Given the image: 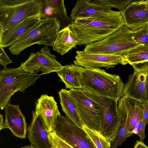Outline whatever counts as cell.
Instances as JSON below:
<instances>
[{
    "label": "cell",
    "instance_id": "cell-1",
    "mask_svg": "<svg viewBox=\"0 0 148 148\" xmlns=\"http://www.w3.org/2000/svg\"><path fill=\"white\" fill-rule=\"evenodd\" d=\"M125 25L120 11L111 10L76 19L69 26L76 36L77 45L81 46L103 40Z\"/></svg>",
    "mask_w": 148,
    "mask_h": 148
},
{
    "label": "cell",
    "instance_id": "cell-2",
    "mask_svg": "<svg viewBox=\"0 0 148 148\" xmlns=\"http://www.w3.org/2000/svg\"><path fill=\"white\" fill-rule=\"evenodd\" d=\"M42 0H0V40L26 19L41 16Z\"/></svg>",
    "mask_w": 148,
    "mask_h": 148
},
{
    "label": "cell",
    "instance_id": "cell-3",
    "mask_svg": "<svg viewBox=\"0 0 148 148\" xmlns=\"http://www.w3.org/2000/svg\"><path fill=\"white\" fill-rule=\"evenodd\" d=\"M81 84L82 89L117 101L123 95L125 86L118 75L103 69L85 68L82 73Z\"/></svg>",
    "mask_w": 148,
    "mask_h": 148
},
{
    "label": "cell",
    "instance_id": "cell-4",
    "mask_svg": "<svg viewBox=\"0 0 148 148\" xmlns=\"http://www.w3.org/2000/svg\"><path fill=\"white\" fill-rule=\"evenodd\" d=\"M42 75L30 73L21 69L4 68L0 71V108L3 110L16 92H25Z\"/></svg>",
    "mask_w": 148,
    "mask_h": 148
},
{
    "label": "cell",
    "instance_id": "cell-5",
    "mask_svg": "<svg viewBox=\"0 0 148 148\" xmlns=\"http://www.w3.org/2000/svg\"><path fill=\"white\" fill-rule=\"evenodd\" d=\"M60 27L54 18L41 19L34 28L16 40L9 48L13 55H18L34 45L53 47Z\"/></svg>",
    "mask_w": 148,
    "mask_h": 148
},
{
    "label": "cell",
    "instance_id": "cell-6",
    "mask_svg": "<svg viewBox=\"0 0 148 148\" xmlns=\"http://www.w3.org/2000/svg\"><path fill=\"white\" fill-rule=\"evenodd\" d=\"M133 32L125 25L101 40L86 45L84 50L88 53L124 56L139 45L132 38Z\"/></svg>",
    "mask_w": 148,
    "mask_h": 148
},
{
    "label": "cell",
    "instance_id": "cell-7",
    "mask_svg": "<svg viewBox=\"0 0 148 148\" xmlns=\"http://www.w3.org/2000/svg\"><path fill=\"white\" fill-rule=\"evenodd\" d=\"M84 93L97 103L101 108L103 115V123L100 133L108 141L113 142L123 123L125 116L118 113V102L102 97L86 90Z\"/></svg>",
    "mask_w": 148,
    "mask_h": 148
},
{
    "label": "cell",
    "instance_id": "cell-8",
    "mask_svg": "<svg viewBox=\"0 0 148 148\" xmlns=\"http://www.w3.org/2000/svg\"><path fill=\"white\" fill-rule=\"evenodd\" d=\"M68 91L74 101L76 109L84 125L100 133L103 115L98 104L87 96L82 89H73Z\"/></svg>",
    "mask_w": 148,
    "mask_h": 148
},
{
    "label": "cell",
    "instance_id": "cell-9",
    "mask_svg": "<svg viewBox=\"0 0 148 148\" xmlns=\"http://www.w3.org/2000/svg\"><path fill=\"white\" fill-rule=\"evenodd\" d=\"M53 131L74 148H97L83 129L66 116L58 117Z\"/></svg>",
    "mask_w": 148,
    "mask_h": 148
},
{
    "label": "cell",
    "instance_id": "cell-10",
    "mask_svg": "<svg viewBox=\"0 0 148 148\" xmlns=\"http://www.w3.org/2000/svg\"><path fill=\"white\" fill-rule=\"evenodd\" d=\"M132 66L134 72L129 77L122 95L143 103L148 100V61Z\"/></svg>",
    "mask_w": 148,
    "mask_h": 148
},
{
    "label": "cell",
    "instance_id": "cell-11",
    "mask_svg": "<svg viewBox=\"0 0 148 148\" xmlns=\"http://www.w3.org/2000/svg\"><path fill=\"white\" fill-rule=\"evenodd\" d=\"M56 57L50 52L48 46H45L40 51L32 52L28 58L22 63L19 67L28 72L42 75L61 70L63 66L56 60Z\"/></svg>",
    "mask_w": 148,
    "mask_h": 148
},
{
    "label": "cell",
    "instance_id": "cell-12",
    "mask_svg": "<svg viewBox=\"0 0 148 148\" xmlns=\"http://www.w3.org/2000/svg\"><path fill=\"white\" fill-rule=\"evenodd\" d=\"M76 54L74 64L85 68L108 69L119 64L125 65L128 63L124 56L88 53L84 50L77 51Z\"/></svg>",
    "mask_w": 148,
    "mask_h": 148
},
{
    "label": "cell",
    "instance_id": "cell-13",
    "mask_svg": "<svg viewBox=\"0 0 148 148\" xmlns=\"http://www.w3.org/2000/svg\"><path fill=\"white\" fill-rule=\"evenodd\" d=\"M35 110L36 113L40 116L47 133L53 132L57 118L61 115L54 97L47 94L42 95L36 101Z\"/></svg>",
    "mask_w": 148,
    "mask_h": 148
},
{
    "label": "cell",
    "instance_id": "cell-14",
    "mask_svg": "<svg viewBox=\"0 0 148 148\" xmlns=\"http://www.w3.org/2000/svg\"><path fill=\"white\" fill-rule=\"evenodd\" d=\"M121 13L125 25L133 32L148 25V10L143 0H135Z\"/></svg>",
    "mask_w": 148,
    "mask_h": 148
},
{
    "label": "cell",
    "instance_id": "cell-15",
    "mask_svg": "<svg viewBox=\"0 0 148 148\" xmlns=\"http://www.w3.org/2000/svg\"><path fill=\"white\" fill-rule=\"evenodd\" d=\"M5 115L6 128L9 129L15 136L22 139L25 138L27 124L19 105L9 103L5 107Z\"/></svg>",
    "mask_w": 148,
    "mask_h": 148
},
{
    "label": "cell",
    "instance_id": "cell-16",
    "mask_svg": "<svg viewBox=\"0 0 148 148\" xmlns=\"http://www.w3.org/2000/svg\"><path fill=\"white\" fill-rule=\"evenodd\" d=\"M41 16L43 19H55L63 28L68 27L71 22L64 0H42Z\"/></svg>",
    "mask_w": 148,
    "mask_h": 148
},
{
    "label": "cell",
    "instance_id": "cell-17",
    "mask_svg": "<svg viewBox=\"0 0 148 148\" xmlns=\"http://www.w3.org/2000/svg\"><path fill=\"white\" fill-rule=\"evenodd\" d=\"M32 119L27 128V138L36 148H51L48 133L45 130L40 116L32 112Z\"/></svg>",
    "mask_w": 148,
    "mask_h": 148
},
{
    "label": "cell",
    "instance_id": "cell-18",
    "mask_svg": "<svg viewBox=\"0 0 148 148\" xmlns=\"http://www.w3.org/2000/svg\"><path fill=\"white\" fill-rule=\"evenodd\" d=\"M108 5L97 2L95 0H79L76 1L71 13V22L81 18H86L110 11Z\"/></svg>",
    "mask_w": 148,
    "mask_h": 148
},
{
    "label": "cell",
    "instance_id": "cell-19",
    "mask_svg": "<svg viewBox=\"0 0 148 148\" xmlns=\"http://www.w3.org/2000/svg\"><path fill=\"white\" fill-rule=\"evenodd\" d=\"M41 16L33 17L26 19L9 34L0 40V46L10 47L18 39L29 32L40 23Z\"/></svg>",
    "mask_w": 148,
    "mask_h": 148
},
{
    "label": "cell",
    "instance_id": "cell-20",
    "mask_svg": "<svg viewBox=\"0 0 148 148\" xmlns=\"http://www.w3.org/2000/svg\"><path fill=\"white\" fill-rule=\"evenodd\" d=\"M84 68L75 64H66L56 73L60 81L64 83L66 88L82 89V73Z\"/></svg>",
    "mask_w": 148,
    "mask_h": 148
},
{
    "label": "cell",
    "instance_id": "cell-21",
    "mask_svg": "<svg viewBox=\"0 0 148 148\" xmlns=\"http://www.w3.org/2000/svg\"><path fill=\"white\" fill-rule=\"evenodd\" d=\"M121 97L130 119L129 137L135 134L136 128L142 118L143 103L125 95H122Z\"/></svg>",
    "mask_w": 148,
    "mask_h": 148
},
{
    "label": "cell",
    "instance_id": "cell-22",
    "mask_svg": "<svg viewBox=\"0 0 148 148\" xmlns=\"http://www.w3.org/2000/svg\"><path fill=\"white\" fill-rule=\"evenodd\" d=\"M77 43L78 40L75 34L68 26L63 28L58 32L53 49L63 56L75 47Z\"/></svg>",
    "mask_w": 148,
    "mask_h": 148
},
{
    "label": "cell",
    "instance_id": "cell-23",
    "mask_svg": "<svg viewBox=\"0 0 148 148\" xmlns=\"http://www.w3.org/2000/svg\"><path fill=\"white\" fill-rule=\"evenodd\" d=\"M62 111L77 126L83 129L84 125L76 109L74 100L66 89L58 92Z\"/></svg>",
    "mask_w": 148,
    "mask_h": 148
},
{
    "label": "cell",
    "instance_id": "cell-24",
    "mask_svg": "<svg viewBox=\"0 0 148 148\" xmlns=\"http://www.w3.org/2000/svg\"><path fill=\"white\" fill-rule=\"evenodd\" d=\"M124 56L128 63L132 66L148 61V44L138 45L129 51Z\"/></svg>",
    "mask_w": 148,
    "mask_h": 148
},
{
    "label": "cell",
    "instance_id": "cell-25",
    "mask_svg": "<svg viewBox=\"0 0 148 148\" xmlns=\"http://www.w3.org/2000/svg\"><path fill=\"white\" fill-rule=\"evenodd\" d=\"M119 103L124 112L125 117L123 124L115 139L112 142L110 148H116L121 146L126 140V138L129 137L128 131L130 123L129 118L121 99L119 101Z\"/></svg>",
    "mask_w": 148,
    "mask_h": 148
},
{
    "label": "cell",
    "instance_id": "cell-26",
    "mask_svg": "<svg viewBox=\"0 0 148 148\" xmlns=\"http://www.w3.org/2000/svg\"><path fill=\"white\" fill-rule=\"evenodd\" d=\"M83 129L97 148H111V142L108 141L99 132L91 130L85 125Z\"/></svg>",
    "mask_w": 148,
    "mask_h": 148
},
{
    "label": "cell",
    "instance_id": "cell-27",
    "mask_svg": "<svg viewBox=\"0 0 148 148\" xmlns=\"http://www.w3.org/2000/svg\"><path fill=\"white\" fill-rule=\"evenodd\" d=\"M132 38L139 45L148 44V25L133 32Z\"/></svg>",
    "mask_w": 148,
    "mask_h": 148
},
{
    "label": "cell",
    "instance_id": "cell-28",
    "mask_svg": "<svg viewBox=\"0 0 148 148\" xmlns=\"http://www.w3.org/2000/svg\"><path fill=\"white\" fill-rule=\"evenodd\" d=\"M99 3L106 5L111 9L113 8L119 10L121 12L123 11L131 3L135 0H95Z\"/></svg>",
    "mask_w": 148,
    "mask_h": 148
},
{
    "label": "cell",
    "instance_id": "cell-29",
    "mask_svg": "<svg viewBox=\"0 0 148 148\" xmlns=\"http://www.w3.org/2000/svg\"><path fill=\"white\" fill-rule=\"evenodd\" d=\"M48 136L51 148H74L54 131L48 133Z\"/></svg>",
    "mask_w": 148,
    "mask_h": 148
},
{
    "label": "cell",
    "instance_id": "cell-30",
    "mask_svg": "<svg viewBox=\"0 0 148 148\" xmlns=\"http://www.w3.org/2000/svg\"><path fill=\"white\" fill-rule=\"evenodd\" d=\"M146 125L141 118L136 128L135 134L139 136L140 141H142L145 138V129Z\"/></svg>",
    "mask_w": 148,
    "mask_h": 148
},
{
    "label": "cell",
    "instance_id": "cell-31",
    "mask_svg": "<svg viewBox=\"0 0 148 148\" xmlns=\"http://www.w3.org/2000/svg\"><path fill=\"white\" fill-rule=\"evenodd\" d=\"M12 62L5 53L4 48L0 46V64L5 68L8 64Z\"/></svg>",
    "mask_w": 148,
    "mask_h": 148
},
{
    "label": "cell",
    "instance_id": "cell-32",
    "mask_svg": "<svg viewBox=\"0 0 148 148\" xmlns=\"http://www.w3.org/2000/svg\"><path fill=\"white\" fill-rule=\"evenodd\" d=\"M142 119L146 125L148 124V100L143 103Z\"/></svg>",
    "mask_w": 148,
    "mask_h": 148
},
{
    "label": "cell",
    "instance_id": "cell-33",
    "mask_svg": "<svg viewBox=\"0 0 148 148\" xmlns=\"http://www.w3.org/2000/svg\"><path fill=\"white\" fill-rule=\"evenodd\" d=\"M134 148H148L142 141L137 140L136 142Z\"/></svg>",
    "mask_w": 148,
    "mask_h": 148
},
{
    "label": "cell",
    "instance_id": "cell-34",
    "mask_svg": "<svg viewBox=\"0 0 148 148\" xmlns=\"http://www.w3.org/2000/svg\"><path fill=\"white\" fill-rule=\"evenodd\" d=\"M0 130L6 128L5 121H4L3 116L1 114L0 115Z\"/></svg>",
    "mask_w": 148,
    "mask_h": 148
},
{
    "label": "cell",
    "instance_id": "cell-35",
    "mask_svg": "<svg viewBox=\"0 0 148 148\" xmlns=\"http://www.w3.org/2000/svg\"><path fill=\"white\" fill-rule=\"evenodd\" d=\"M20 148H36L35 146H34L32 144L27 145V146L21 147Z\"/></svg>",
    "mask_w": 148,
    "mask_h": 148
},
{
    "label": "cell",
    "instance_id": "cell-36",
    "mask_svg": "<svg viewBox=\"0 0 148 148\" xmlns=\"http://www.w3.org/2000/svg\"><path fill=\"white\" fill-rule=\"evenodd\" d=\"M143 2L146 7L148 10V0H143Z\"/></svg>",
    "mask_w": 148,
    "mask_h": 148
}]
</instances>
